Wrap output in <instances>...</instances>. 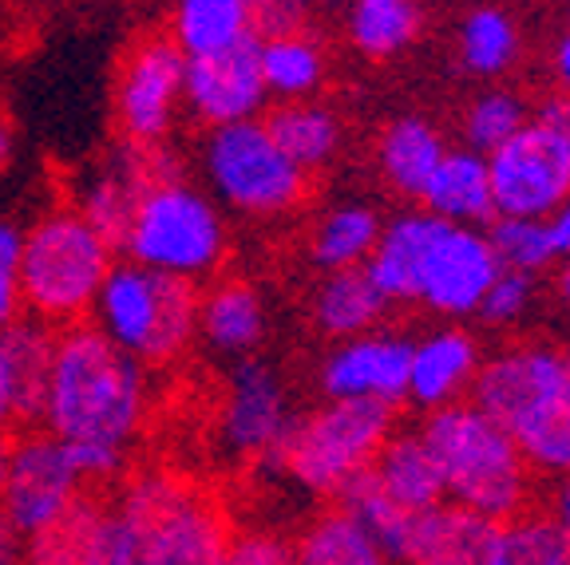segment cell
Wrapping results in <instances>:
<instances>
[{
    "instance_id": "cell-30",
    "label": "cell",
    "mask_w": 570,
    "mask_h": 565,
    "mask_svg": "<svg viewBox=\"0 0 570 565\" xmlns=\"http://www.w3.org/2000/svg\"><path fill=\"white\" fill-rule=\"evenodd\" d=\"M289 546L294 565H392L373 534L341 506L321 511Z\"/></svg>"
},
{
    "instance_id": "cell-11",
    "label": "cell",
    "mask_w": 570,
    "mask_h": 565,
    "mask_svg": "<svg viewBox=\"0 0 570 565\" xmlns=\"http://www.w3.org/2000/svg\"><path fill=\"white\" fill-rule=\"evenodd\" d=\"M183 68L187 56L170 44L167 32H147L127 48L111 91L119 139L131 147L167 142L183 111Z\"/></svg>"
},
{
    "instance_id": "cell-18",
    "label": "cell",
    "mask_w": 570,
    "mask_h": 565,
    "mask_svg": "<svg viewBox=\"0 0 570 565\" xmlns=\"http://www.w3.org/2000/svg\"><path fill=\"white\" fill-rule=\"evenodd\" d=\"M495 526L499 522L475 518L452 503L412 514L404 546L392 565H491Z\"/></svg>"
},
{
    "instance_id": "cell-6",
    "label": "cell",
    "mask_w": 570,
    "mask_h": 565,
    "mask_svg": "<svg viewBox=\"0 0 570 565\" xmlns=\"http://www.w3.org/2000/svg\"><path fill=\"white\" fill-rule=\"evenodd\" d=\"M88 325H96L119 353L139 360L142 368L170 364L198 336V285L151 274L135 261H116L99 285Z\"/></svg>"
},
{
    "instance_id": "cell-4",
    "label": "cell",
    "mask_w": 570,
    "mask_h": 565,
    "mask_svg": "<svg viewBox=\"0 0 570 565\" xmlns=\"http://www.w3.org/2000/svg\"><path fill=\"white\" fill-rule=\"evenodd\" d=\"M111 266H116V249L71 206L40 214L32 230H24V246H20L24 317L40 320L52 333L83 325Z\"/></svg>"
},
{
    "instance_id": "cell-37",
    "label": "cell",
    "mask_w": 570,
    "mask_h": 565,
    "mask_svg": "<svg viewBox=\"0 0 570 565\" xmlns=\"http://www.w3.org/2000/svg\"><path fill=\"white\" fill-rule=\"evenodd\" d=\"M20 246L24 230L17 221L0 218V328L24 317V297H20Z\"/></svg>"
},
{
    "instance_id": "cell-39",
    "label": "cell",
    "mask_w": 570,
    "mask_h": 565,
    "mask_svg": "<svg viewBox=\"0 0 570 565\" xmlns=\"http://www.w3.org/2000/svg\"><path fill=\"white\" fill-rule=\"evenodd\" d=\"M223 565H294V546L277 534L246 531L230 538Z\"/></svg>"
},
{
    "instance_id": "cell-38",
    "label": "cell",
    "mask_w": 570,
    "mask_h": 565,
    "mask_svg": "<svg viewBox=\"0 0 570 565\" xmlns=\"http://www.w3.org/2000/svg\"><path fill=\"white\" fill-rule=\"evenodd\" d=\"M63 443V439H60ZM63 450H68V463L71 470H76V478L83 483V490H88L91 483H107V478H116L119 470H124V447H111V443H63Z\"/></svg>"
},
{
    "instance_id": "cell-31",
    "label": "cell",
    "mask_w": 570,
    "mask_h": 565,
    "mask_svg": "<svg viewBox=\"0 0 570 565\" xmlns=\"http://www.w3.org/2000/svg\"><path fill=\"white\" fill-rule=\"evenodd\" d=\"M416 0H353L348 4V44L368 60H392L420 36Z\"/></svg>"
},
{
    "instance_id": "cell-35",
    "label": "cell",
    "mask_w": 570,
    "mask_h": 565,
    "mask_svg": "<svg viewBox=\"0 0 570 565\" xmlns=\"http://www.w3.org/2000/svg\"><path fill=\"white\" fill-rule=\"evenodd\" d=\"M488 241L495 249L499 269H511V274L539 277L559 261L551 246V230L539 218H495L488 226Z\"/></svg>"
},
{
    "instance_id": "cell-1",
    "label": "cell",
    "mask_w": 570,
    "mask_h": 565,
    "mask_svg": "<svg viewBox=\"0 0 570 565\" xmlns=\"http://www.w3.org/2000/svg\"><path fill=\"white\" fill-rule=\"evenodd\" d=\"M151 412V380L139 360L119 353L96 325L56 333L52 371L40 427L63 443H111L124 447L142 432Z\"/></svg>"
},
{
    "instance_id": "cell-25",
    "label": "cell",
    "mask_w": 570,
    "mask_h": 565,
    "mask_svg": "<svg viewBox=\"0 0 570 565\" xmlns=\"http://www.w3.org/2000/svg\"><path fill=\"white\" fill-rule=\"evenodd\" d=\"M170 44L195 60L242 44L254 32V12L249 0H175L170 4Z\"/></svg>"
},
{
    "instance_id": "cell-5",
    "label": "cell",
    "mask_w": 570,
    "mask_h": 565,
    "mask_svg": "<svg viewBox=\"0 0 570 565\" xmlns=\"http://www.w3.org/2000/svg\"><path fill=\"white\" fill-rule=\"evenodd\" d=\"M119 254L151 274L198 285L206 277H218L230 254V234L218 202L183 175L142 190Z\"/></svg>"
},
{
    "instance_id": "cell-7",
    "label": "cell",
    "mask_w": 570,
    "mask_h": 565,
    "mask_svg": "<svg viewBox=\"0 0 570 565\" xmlns=\"http://www.w3.org/2000/svg\"><path fill=\"white\" fill-rule=\"evenodd\" d=\"M396 432V407L373 399H325L297 416L269 467L285 470L309 495L337 498L353 478L368 475Z\"/></svg>"
},
{
    "instance_id": "cell-24",
    "label": "cell",
    "mask_w": 570,
    "mask_h": 565,
    "mask_svg": "<svg viewBox=\"0 0 570 565\" xmlns=\"http://www.w3.org/2000/svg\"><path fill=\"white\" fill-rule=\"evenodd\" d=\"M262 127L269 139L282 147V155L294 162L297 170H321L337 159L341 150V119L325 103L313 99H297V103H277L262 111Z\"/></svg>"
},
{
    "instance_id": "cell-23",
    "label": "cell",
    "mask_w": 570,
    "mask_h": 565,
    "mask_svg": "<svg viewBox=\"0 0 570 565\" xmlns=\"http://www.w3.org/2000/svg\"><path fill=\"white\" fill-rule=\"evenodd\" d=\"M384 313H389V300L368 281L365 266L325 274L309 297L313 325L330 336V340H353V336L373 333Z\"/></svg>"
},
{
    "instance_id": "cell-27",
    "label": "cell",
    "mask_w": 570,
    "mask_h": 565,
    "mask_svg": "<svg viewBox=\"0 0 570 565\" xmlns=\"http://www.w3.org/2000/svg\"><path fill=\"white\" fill-rule=\"evenodd\" d=\"M381 214L365 202H341L321 214L309 234V261L325 274L365 266L381 238Z\"/></svg>"
},
{
    "instance_id": "cell-15",
    "label": "cell",
    "mask_w": 570,
    "mask_h": 565,
    "mask_svg": "<svg viewBox=\"0 0 570 565\" xmlns=\"http://www.w3.org/2000/svg\"><path fill=\"white\" fill-rule=\"evenodd\" d=\"M258 36L214 56H195L183 68V107L210 131L226 123H249L266 111Z\"/></svg>"
},
{
    "instance_id": "cell-28",
    "label": "cell",
    "mask_w": 570,
    "mask_h": 565,
    "mask_svg": "<svg viewBox=\"0 0 570 565\" xmlns=\"http://www.w3.org/2000/svg\"><path fill=\"white\" fill-rule=\"evenodd\" d=\"M258 60L266 96H274L277 103L309 99L325 83V52L309 32L258 36Z\"/></svg>"
},
{
    "instance_id": "cell-13",
    "label": "cell",
    "mask_w": 570,
    "mask_h": 565,
    "mask_svg": "<svg viewBox=\"0 0 570 565\" xmlns=\"http://www.w3.org/2000/svg\"><path fill=\"white\" fill-rule=\"evenodd\" d=\"M83 495V483L68 463V450L45 427H28L9 447V467L0 478V514L9 518L17 538L45 531L76 498Z\"/></svg>"
},
{
    "instance_id": "cell-26",
    "label": "cell",
    "mask_w": 570,
    "mask_h": 565,
    "mask_svg": "<svg viewBox=\"0 0 570 565\" xmlns=\"http://www.w3.org/2000/svg\"><path fill=\"white\" fill-rule=\"evenodd\" d=\"M444 135L424 116H401L392 119L376 139V167L396 195L420 198L436 162L444 159Z\"/></svg>"
},
{
    "instance_id": "cell-45",
    "label": "cell",
    "mask_w": 570,
    "mask_h": 565,
    "mask_svg": "<svg viewBox=\"0 0 570 565\" xmlns=\"http://www.w3.org/2000/svg\"><path fill=\"white\" fill-rule=\"evenodd\" d=\"M554 76H559L562 83V96H570V32L559 40V48H554Z\"/></svg>"
},
{
    "instance_id": "cell-46",
    "label": "cell",
    "mask_w": 570,
    "mask_h": 565,
    "mask_svg": "<svg viewBox=\"0 0 570 565\" xmlns=\"http://www.w3.org/2000/svg\"><path fill=\"white\" fill-rule=\"evenodd\" d=\"M12 554H17V531H12L9 518L0 514V565H9Z\"/></svg>"
},
{
    "instance_id": "cell-2",
    "label": "cell",
    "mask_w": 570,
    "mask_h": 565,
    "mask_svg": "<svg viewBox=\"0 0 570 565\" xmlns=\"http://www.w3.org/2000/svg\"><path fill=\"white\" fill-rule=\"evenodd\" d=\"M472 404L515 439L531 470L570 475V345H511L480 364Z\"/></svg>"
},
{
    "instance_id": "cell-41",
    "label": "cell",
    "mask_w": 570,
    "mask_h": 565,
    "mask_svg": "<svg viewBox=\"0 0 570 565\" xmlns=\"http://www.w3.org/2000/svg\"><path fill=\"white\" fill-rule=\"evenodd\" d=\"M91 565H139V542H135L131 526L107 506L104 534H99V549Z\"/></svg>"
},
{
    "instance_id": "cell-10",
    "label": "cell",
    "mask_w": 570,
    "mask_h": 565,
    "mask_svg": "<svg viewBox=\"0 0 570 565\" xmlns=\"http://www.w3.org/2000/svg\"><path fill=\"white\" fill-rule=\"evenodd\" d=\"M495 218L547 221L570 202V96H547L519 135L488 155Z\"/></svg>"
},
{
    "instance_id": "cell-33",
    "label": "cell",
    "mask_w": 570,
    "mask_h": 565,
    "mask_svg": "<svg viewBox=\"0 0 570 565\" xmlns=\"http://www.w3.org/2000/svg\"><path fill=\"white\" fill-rule=\"evenodd\" d=\"M491 565H570V542L551 514L523 511L495 526Z\"/></svg>"
},
{
    "instance_id": "cell-40",
    "label": "cell",
    "mask_w": 570,
    "mask_h": 565,
    "mask_svg": "<svg viewBox=\"0 0 570 565\" xmlns=\"http://www.w3.org/2000/svg\"><path fill=\"white\" fill-rule=\"evenodd\" d=\"M249 12H254V32L258 36L305 32L309 0H249Z\"/></svg>"
},
{
    "instance_id": "cell-8",
    "label": "cell",
    "mask_w": 570,
    "mask_h": 565,
    "mask_svg": "<svg viewBox=\"0 0 570 565\" xmlns=\"http://www.w3.org/2000/svg\"><path fill=\"white\" fill-rule=\"evenodd\" d=\"M139 542V565H223L230 522L223 506L170 470H142L111 506Z\"/></svg>"
},
{
    "instance_id": "cell-42",
    "label": "cell",
    "mask_w": 570,
    "mask_h": 565,
    "mask_svg": "<svg viewBox=\"0 0 570 565\" xmlns=\"http://www.w3.org/2000/svg\"><path fill=\"white\" fill-rule=\"evenodd\" d=\"M547 230H551V246H554V257L570 261V202L559 206V210L547 218Z\"/></svg>"
},
{
    "instance_id": "cell-3",
    "label": "cell",
    "mask_w": 570,
    "mask_h": 565,
    "mask_svg": "<svg viewBox=\"0 0 570 565\" xmlns=\"http://www.w3.org/2000/svg\"><path fill=\"white\" fill-rule=\"evenodd\" d=\"M420 439L432 450L444 483V503L488 522H508L527 511L534 470L503 427L472 399L428 412Z\"/></svg>"
},
{
    "instance_id": "cell-21",
    "label": "cell",
    "mask_w": 570,
    "mask_h": 565,
    "mask_svg": "<svg viewBox=\"0 0 570 565\" xmlns=\"http://www.w3.org/2000/svg\"><path fill=\"white\" fill-rule=\"evenodd\" d=\"M52 348H56V333L32 317H20L0 328V360H4V371H9L17 427H36L40 416H45Z\"/></svg>"
},
{
    "instance_id": "cell-47",
    "label": "cell",
    "mask_w": 570,
    "mask_h": 565,
    "mask_svg": "<svg viewBox=\"0 0 570 565\" xmlns=\"http://www.w3.org/2000/svg\"><path fill=\"white\" fill-rule=\"evenodd\" d=\"M12 150H17V139H12V127L0 119V170L12 162Z\"/></svg>"
},
{
    "instance_id": "cell-9",
    "label": "cell",
    "mask_w": 570,
    "mask_h": 565,
    "mask_svg": "<svg viewBox=\"0 0 570 565\" xmlns=\"http://www.w3.org/2000/svg\"><path fill=\"white\" fill-rule=\"evenodd\" d=\"M206 195L242 218H282L309 195V175L285 159L262 119L210 127L198 150Z\"/></svg>"
},
{
    "instance_id": "cell-22",
    "label": "cell",
    "mask_w": 570,
    "mask_h": 565,
    "mask_svg": "<svg viewBox=\"0 0 570 565\" xmlns=\"http://www.w3.org/2000/svg\"><path fill=\"white\" fill-rule=\"evenodd\" d=\"M368 475H373V483L381 486L392 503L409 514L444 506V483H440L436 459L424 447L420 432H392V439L381 447Z\"/></svg>"
},
{
    "instance_id": "cell-17",
    "label": "cell",
    "mask_w": 570,
    "mask_h": 565,
    "mask_svg": "<svg viewBox=\"0 0 570 565\" xmlns=\"http://www.w3.org/2000/svg\"><path fill=\"white\" fill-rule=\"evenodd\" d=\"M480 345L463 328H436V333L412 340V364H409V396L424 412L460 404L463 391H472L475 371H480Z\"/></svg>"
},
{
    "instance_id": "cell-14",
    "label": "cell",
    "mask_w": 570,
    "mask_h": 565,
    "mask_svg": "<svg viewBox=\"0 0 570 565\" xmlns=\"http://www.w3.org/2000/svg\"><path fill=\"white\" fill-rule=\"evenodd\" d=\"M294 419L297 412L289 404V388H285L274 364L258 360V356H246V360L234 364L230 380H226L223 416H218V432H223L230 455L258 459L269 467Z\"/></svg>"
},
{
    "instance_id": "cell-34",
    "label": "cell",
    "mask_w": 570,
    "mask_h": 565,
    "mask_svg": "<svg viewBox=\"0 0 570 565\" xmlns=\"http://www.w3.org/2000/svg\"><path fill=\"white\" fill-rule=\"evenodd\" d=\"M531 119V107H527L523 96L515 91H483L468 103L463 111V139H468V150L483 155L488 159L491 150H499L511 135H519Z\"/></svg>"
},
{
    "instance_id": "cell-43",
    "label": "cell",
    "mask_w": 570,
    "mask_h": 565,
    "mask_svg": "<svg viewBox=\"0 0 570 565\" xmlns=\"http://www.w3.org/2000/svg\"><path fill=\"white\" fill-rule=\"evenodd\" d=\"M551 514L554 522H559V531L567 534V542H570V475H562L559 483H554V490H551Z\"/></svg>"
},
{
    "instance_id": "cell-50",
    "label": "cell",
    "mask_w": 570,
    "mask_h": 565,
    "mask_svg": "<svg viewBox=\"0 0 570 565\" xmlns=\"http://www.w3.org/2000/svg\"><path fill=\"white\" fill-rule=\"evenodd\" d=\"M567 9H570V0H567Z\"/></svg>"
},
{
    "instance_id": "cell-29",
    "label": "cell",
    "mask_w": 570,
    "mask_h": 565,
    "mask_svg": "<svg viewBox=\"0 0 570 565\" xmlns=\"http://www.w3.org/2000/svg\"><path fill=\"white\" fill-rule=\"evenodd\" d=\"M107 506L83 490L45 531L24 538V565H91L104 534Z\"/></svg>"
},
{
    "instance_id": "cell-19",
    "label": "cell",
    "mask_w": 570,
    "mask_h": 565,
    "mask_svg": "<svg viewBox=\"0 0 570 565\" xmlns=\"http://www.w3.org/2000/svg\"><path fill=\"white\" fill-rule=\"evenodd\" d=\"M266 297L242 277H223L206 293H198V336L218 356H234V360L254 356L266 340Z\"/></svg>"
},
{
    "instance_id": "cell-12",
    "label": "cell",
    "mask_w": 570,
    "mask_h": 565,
    "mask_svg": "<svg viewBox=\"0 0 570 565\" xmlns=\"http://www.w3.org/2000/svg\"><path fill=\"white\" fill-rule=\"evenodd\" d=\"M499 277L488 230L432 218L416 257V300L448 320L475 317L483 293Z\"/></svg>"
},
{
    "instance_id": "cell-36",
    "label": "cell",
    "mask_w": 570,
    "mask_h": 565,
    "mask_svg": "<svg viewBox=\"0 0 570 565\" xmlns=\"http://www.w3.org/2000/svg\"><path fill=\"white\" fill-rule=\"evenodd\" d=\"M531 300H534V277L499 269V277L491 281V289L483 293L475 317H480L488 328H511L531 313Z\"/></svg>"
},
{
    "instance_id": "cell-32",
    "label": "cell",
    "mask_w": 570,
    "mask_h": 565,
    "mask_svg": "<svg viewBox=\"0 0 570 565\" xmlns=\"http://www.w3.org/2000/svg\"><path fill=\"white\" fill-rule=\"evenodd\" d=\"M460 60L480 80H495V76L511 71L519 60L515 20L503 9H495V4L472 9L460 24Z\"/></svg>"
},
{
    "instance_id": "cell-48",
    "label": "cell",
    "mask_w": 570,
    "mask_h": 565,
    "mask_svg": "<svg viewBox=\"0 0 570 565\" xmlns=\"http://www.w3.org/2000/svg\"><path fill=\"white\" fill-rule=\"evenodd\" d=\"M554 289H559L562 305H567V309H570V261H562L559 277H554Z\"/></svg>"
},
{
    "instance_id": "cell-20",
    "label": "cell",
    "mask_w": 570,
    "mask_h": 565,
    "mask_svg": "<svg viewBox=\"0 0 570 565\" xmlns=\"http://www.w3.org/2000/svg\"><path fill=\"white\" fill-rule=\"evenodd\" d=\"M424 214L452 226H472L483 230L495 221V198H491L488 159L468 147H448L444 159L436 162L432 178L420 190Z\"/></svg>"
},
{
    "instance_id": "cell-49",
    "label": "cell",
    "mask_w": 570,
    "mask_h": 565,
    "mask_svg": "<svg viewBox=\"0 0 570 565\" xmlns=\"http://www.w3.org/2000/svg\"><path fill=\"white\" fill-rule=\"evenodd\" d=\"M9 447H12V435L0 432V478H4V467H9Z\"/></svg>"
},
{
    "instance_id": "cell-44",
    "label": "cell",
    "mask_w": 570,
    "mask_h": 565,
    "mask_svg": "<svg viewBox=\"0 0 570 565\" xmlns=\"http://www.w3.org/2000/svg\"><path fill=\"white\" fill-rule=\"evenodd\" d=\"M17 427V412H12V388H9V371H4V360H0V432Z\"/></svg>"
},
{
    "instance_id": "cell-16",
    "label": "cell",
    "mask_w": 570,
    "mask_h": 565,
    "mask_svg": "<svg viewBox=\"0 0 570 565\" xmlns=\"http://www.w3.org/2000/svg\"><path fill=\"white\" fill-rule=\"evenodd\" d=\"M412 340L396 333H365L341 340L321 364V391L325 399H373L396 407L409 396Z\"/></svg>"
}]
</instances>
